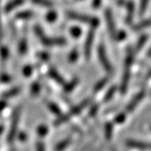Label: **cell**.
I'll list each match as a JSON object with an SVG mask.
<instances>
[{"instance_id":"5bb4252c","label":"cell","mask_w":151,"mask_h":151,"mask_svg":"<svg viewBox=\"0 0 151 151\" xmlns=\"http://www.w3.org/2000/svg\"><path fill=\"white\" fill-rule=\"evenodd\" d=\"M72 141V138L69 136L66 137L65 139H63L62 141H60V143H58L56 146L55 147V151H63L65 150V149L70 145V143Z\"/></svg>"},{"instance_id":"d6a6232c","label":"cell","mask_w":151,"mask_h":151,"mask_svg":"<svg viewBox=\"0 0 151 151\" xmlns=\"http://www.w3.org/2000/svg\"><path fill=\"white\" fill-rule=\"evenodd\" d=\"M77 57H78L77 50H72V51L69 55V58L68 59H69V61H70V62H74V61H76V60L77 59Z\"/></svg>"},{"instance_id":"9c48e42d","label":"cell","mask_w":151,"mask_h":151,"mask_svg":"<svg viewBox=\"0 0 151 151\" xmlns=\"http://www.w3.org/2000/svg\"><path fill=\"white\" fill-rule=\"evenodd\" d=\"M127 146L134 149L139 150H151V143L150 142H144V141L138 140H128Z\"/></svg>"},{"instance_id":"7c38bea8","label":"cell","mask_w":151,"mask_h":151,"mask_svg":"<svg viewBox=\"0 0 151 151\" xmlns=\"http://www.w3.org/2000/svg\"><path fill=\"white\" fill-rule=\"evenodd\" d=\"M24 3V0H11L10 2L7 4V5L4 8V10L6 13H10L11 11L22 5Z\"/></svg>"},{"instance_id":"7bdbcfd3","label":"cell","mask_w":151,"mask_h":151,"mask_svg":"<svg viewBox=\"0 0 151 151\" xmlns=\"http://www.w3.org/2000/svg\"><path fill=\"white\" fill-rule=\"evenodd\" d=\"M2 37V28H1V21H0V38Z\"/></svg>"},{"instance_id":"e0dca14e","label":"cell","mask_w":151,"mask_h":151,"mask_svg":"<svg viewBox=\"0 0 151 151\" xmlns=\"http://www.w3.org/2000/svg\"><path fill=\"white\" fill-rule=\"evenodd\" d=\"M19 92H20V88L16 86V87L11 88L10 90H9V91H7V92H4V93L2 94V97H4V98H10V97L16 96L17 94Z\"/></svg>"},{"instance_id":"1f68e13d","label":"cell","mask_w":151,"mask_h":151,"mask_svg":"<svg viewBox=\"0 0 151 151\" xmlns=\"http://www.w3.org/2000/svg\"><path fill=\"white\" fill-rule=\"evenodd\" d=\"M0 55H1V58L4 61H6L8 57H9V50L8 49L5 47H2L0 49Z\"/></svg>"},{"instance_id":"f6af8a7d","label":"cell","mask_w":151,"mask_h":151,"mask_svg":"<svg viewBox=\"0 0 151 151\" xmlns=\"http://www.w3.org/2000/svg\"><path fill=\"white\" fill-rule=\"evenodd\" d=\"M11 151H16V150H11Z\"/></svg>"},{"instance_id":"484cf974","label":"cell","mask_w":151,"mask_h":151,"mask_svg":"<svg viewBox=\"0 0 151 151\" xmlns=\"http://www.w3.org/2000/svg\"><path fill=\"white\" fill-rule=\"evenodd\" d=\"M116 89H117L116 86H112V87L109 88V90H108L107 93L105 94V96H104V101L105 102H108V101L111 100L113 98L115 92H116Z\"/></svg>"},{"instance_id":"4fadbf2b","label":"cell","mask_w":151,"mask_h":151,"mask_svg":"<svg viewBox=\"0 0 151 151\" xmlns=\"http://www.w3.org/2000/svg\"><path fill=\"white\" fill-rule=\"evenodd\" d=\"M49 76H50V78H52L55 81H56L59 84H65V80L64 78L60 75L59 72L54 68H50L49 70Z\"/></svg>"},{"instance_id":"cb8c5ba5","label":"cell","mask_w":151,"mask_h":151,"mask_svg":"<svg viewBox=\"0 0 151 151\" xmlns=\"http://www.w3.org/2000/svg\"><path fill=\"white\" fill-rule=\"evenodd\" d=\"M150 0H140V4H139V15H143L145 13L147 7L149 5Z\"/></svg>"},{"instance_id":"8992f818","label":"cell","mask_w":151,"mask_h":151,"mask_svg":"<svg viewBox=\"0 0 151 151\" xmlns=\"http://www.w3.org/2000/svg\"><path fill=\"white\" fill-rule=\"evenodd\" d=\"M39 38L44 45L46 46H60V45H65L66 44V40L64 38L48 37L45 35V33L40 35Z\"/></svg>"},{"instance_id":"bcb514c9","label":"cell","mask_w":151,"mask_h":151,"mask_svg":"<svg viewBox=\"0 0 151 151\" xmlns=\"http://www.w3.org/2000/svg\"><path fill=\"white\" fill-rule=\"evenodd\" d=\"M150 129H151V126H150Z\"/></svg>"},{"instance_id":"b9f144b4","label":"cell","mask_w":151,"mask_h":151,"mask_svg":"<svg viewBox=\"0 0 151 151\" xmlns=\"http://www.w3.org/2000/svg\"><path fill=\"white\" fill-rule=\"evenodd\" d=\"M4 125H0V135L2 134V133L4 132Z\"/></svg>"},{"instance_id":"d6986e66","label":"cell","mask_w":151,"mask_h":151,"mask_svg":"<svg viewBox=\"0 0 151 151\" xmlns=\"http://www.w3.org/2000/svg\"><path fill=\"white\" fill-rule=\"evenodd\" d=\"M147 40H148V37H147V35H143L139 39V40L137 41V44H136V46H135V49H134L135 52L139 51L141 49L144 47V45H145Z\"/></svg>"},{"instance_id":"3957f363","label":"cell","mask_w":151,"mask_h":151,"mask_svg":"<svg viewBox=\"0 0 151 151\" xmlns=\"http://www.w3.org/2000/svg\"><path fill=\"white\" fill-rule=\"evenodd\" d=\"M20 113H21V108L17 107L14 113H13V117H12L13 119H12V122H11L9 133L8 134V142L9 144L14 142V139H15V136L17 134L18 126H19V118H20Z\"/></svg>"},{"instance_id":"8d00e7d4","label":"cell","mask_w":151,"mask_h":151,"mask_svg":"<svg viewBox=\"0 0 151 151\" xmlns=\"http://www.w3.org/2000/svg\"><path fill=\"white\" fill-rule=\"evenodd\" d=\"M97 111H98V105H94L92 108H91V111L89 113L90 116H95L97 114Z\"/></svg>"},{"instance_id":"836d02e7","label":"cell","mask_w":151,"mask_h":151,"mask_svg":"<svg viewBox=\"0 0 151 151\" xmlns=\"http://www.w3.org/2000/svg\"><path fill=\"white\" fill-rule=\"evenodd\" d=\"M35 150L36 151H45V143L42 141H38L35 145Z\"/></svg>"},{"instance_id":"9a60e30c","label":"cell","mask_w":151,"mask_h":151,"mask_svg":"<svg viewBox=\"0 0 151 151\" xmlns=\"http://www.w3.org/2000/svg\"><path fill=\"white\" fill-rule=\"evenodd\" d=\"M35 16V14L31 10H25L19 12L16 14V19H29Z\"/></svg>"},{"instance_id":"4dcf8cb0","label":"cell","mask_w":151,"mask_h":151,"mask_svg":"<svg viewBox=\"0 0 151 151\" xmlns=\"http://www.w3.org/2000/svg\"><path fill=\"white\" fill-rule=\"evenodd\" d=\"M70 33L73 38H78L81 35V29L78 27H72L70 29Z\"/></svg>"},{"instance_id":"60d3db41","label":"cell","mask_w":151,"mask_h":151,"mask_svg":"<svg viewBox=\"0 0 151 151\" xmlns=\"http://www.w3.org/2000/svg\"><path fill=\"white\" fill-rule=\"evenodd\" d=\"M6 103L4 102V101H0V111H2L4 108H5L6 107Z\"/></svg>"},{"instance_id":"277c9868","label":"cell","mask_w":151,"mask_h":151,"mask_svg":"<svg viewBox=\"0 0 151 151\" xmlns=\"http://www.w3.org/2000/svg\"><path fill=\"white\" fill-rule=\"evenodd\" d=\"M97 55H98V59L100 60L101 64H102L103 67L104 68V70H106L108 74L113 73V66H112L109 60H108V55H107V53H106V50H105V47H104V45H103V44H101L98 46Z\"/></svg>"},{"instance_id":"f1b7e54d","label":"cell","mask_w":151,"mask_h":151,"mask_svg":"<svg viewBox=\"0 0 151 151\" xmlns=\"http://www.w3.org/2000/svg\"><path fill=\"white\" fill-rule=\"evenodd\" d=\"M40 92V85L38 82H35L31 86V94L33 96H37Z\"/></svg>"},{"instance_id":"74e56055","label":"cell","mask_w":151,"mask_h":151,"mask_svg":"<svg viewBox=\"0 0 151 151\" xmlns=\"http://www.w3.org/2000/svg\"><path fill=\"white\" fill-rule=\"evenodd\" d=\"M101 4H102V0H93L92 1V7L95 9H97L101 6Z\"/></svg>"},{"instance_id":"ffe728a7","label":"cell","mask_w":151,"mask_h":151,"mask_svg":"<svg viewBox=\"0 0 151 151\" xmlns=\"http://www.w3.org/2000/svg\"><path fill=\"white\" fill-rule=\"evenodd\" d=\"M46 105H47V107H48L49 109L50 110L51 113H53L54 114H55V115H58V116H60V115L61 114L60 109L59 107H58L55 103L47 101V102H46Z\"/></svg>"},{"instance_id":"8fae6325","label":"cell","mask_w":151,"mask_h":151,"mask_svg":"<svg viewBox=\"0 0 151 151\" xmlns=\"http://www.w3.org/2000/svg\"><path fill=\"white\" fill-rule=\"evenodd\" d=\"M126 8H127V16H126V23L127 24H133V19H134V14L135 5L133 1H128L126 3Z\"/></svg>"},{"instance_id":"603a6c76","label":"cell","mask_w":151,"mask_h":151,"mask_svg":"<svg viewBox=\"0 0 151 151\" xmlns=\"http://www.w3.org/2000/svg\"><path fill=\"white\" fill-rule=\"evenodd\" d=\"M28 50V42L26 39H23L19 42V51L21 55H24L27 52Z\"/></svg>"},{"instance_id":"e575fe53","label":"cell","mask_w":151,"mask_h":151,"mask_svg":"<svg viewBox=\"0 0 151 151\" xmlns=\"http://www.w3.org/2000/svg\"><path fill=\"white\" fill-rule=\"evenodd\" d=\"M23 72H24V75L25 76H30L33 72V66L32 65H26V66L24 68Z\"/></svg>"},{"instance_id":"ab89813d","label":"cell","mask_w":151,"mask_h":151,"mask_svg":"<svg viewBox=\"0 0 151 151\" xmlns=\"http://www.w3.org/2000/svg\"><path fill=\"white\" fill-rule=\"evenodd\" d=\"M39 55H40V59L45 60H48L49 58V55L47 54V53H45V52H44V53H40Z\"/></svg>"},{"instance_id":"f546056e","label":"cell","mask_w":151,"mask_h":151,"mask_svg":"<svg viewBox=\"0 0 151 151\" xmlns=\"http://www.w3.org/2000/svg\"><path fill=\"white\" fill-rule=\"evenodd\" d=\"M56 18H57L56 13L55 11H51V12H50V13H48L46 14L45 19L48 22H50V23H52V22H54L56 19Z\"/></svg>"},{"instance_id":"7a4b0ae2","label":"cell","mask_w":151,"mask_h":151,"mask_svg":"<svg viewBox=\"0 0 151 151\" xmlns=\"http://www.w3.org/2000/svg\"><path fill=\"white\" fill-rule=\"evenodd\" d=\"M66 16L70 19H73V20L88 24L91 25V27L96 28L99 24V20L97 19V18L89 16V15H86V14H79V13H76V12L69 11V12L66 13Z\"/></svg>"},{"instance_id":"6da1fadb","label":"cell","mask_w":151,"mask_h":151,"mask_svg":"<svg viewBox=\"0 0 151 151\" xmlns=\"http://www.w3.org/2000/svg\"><path fill=\"white\" fill-rule=\"evenodd\" d=\"M134 50L132 48H129L127 51V55L124 61V72H123V77L121 81V85H120V92L124 94L129 86L130 80V74H131V67L134 60Z\"/></svg>"},{"instance_id":"2e32d148","label":"cell","mask_w":151,"mask_h":151,"mask_svg":"<svg viewBox=\"0 0 151 151\" xmlns=\"http://www.w3.org/2000/svg\"><path fill=\"white\" fill-rule=\"evenodd\" d=\"M78 81H79V79H78L77 77H75V78H73L70 82L64 84V90H65V92H71V91L75 88L76 86V85L78 84Z\"/></svg>"},{"instance_id":"7402d4cb","label":"cell","mask_w":151,"mask_h":151,"mask_svg":"<svg viewBox=\"0 0 151 151\" xmlns=\"http://www.w3.org/2000/svg\"><path fill=\"white\" fill-rule=\"evenodd\" d=\"M34 4H37V5L42 6V7H47V8H50V7H52L53 6V2L50 1V0H31Z\"/></svg>"},{"instance_id":"83f0119b","label":"cell","mask_w":151,"mask_h":151,"mask_svg":"<svg viewBox=\"0 0 151 151\" xmlns=\"http://www.w3.org/2000/svg\"><path fill=\"white\" fill-rule=\"evenodd\" d=\"M125 119H126V112L125 113H120L114 119V122L118 124H123L124 121H125Z\"/></svg>"},{"instance_id":"5b68a950","label":"cell","mask_w":151,"mask_h":151,"mask_svg":"<svg viewBox=\"0 0 151 151\" xmlns=\"http://www.w3.org/2000/svg\"><path fill=\"white\" fill-rule=\"evenodd\" d=\"M105 20L107 23V27H108V32L110 36L113 39H117V35H118V30L116 29V25H115V22L113 19V13L110 9H106L105 10Z\"/></svg>"},{"instance_id":"44dd1931","label":"cell","mask_w":151,"mask_h":151,"mask_svg":"<svg viewBox=\"0 0 151 151\" xmlns=\"http://www.w3.org/2000/svg\"><path fill=\"white\" fill-rule=\"evenodd\" d=\"M48 132H49L48 127H47L46 125H45V124H41V125H40V126L38 127L37 134L38 136H39V137H40V138H44V137H45L46 135L48 134Z\"/></svg>"},{"instance_id":"52a82bcc","label":"cell","mask_w":151,"mask_h":151,"mask_svg":"<svg viewBox=\"0 0 151 151\" xmlns=\"http://www.w3.org/2000/svg\"><path fill=\"white\" fill-rule=\"evenodd\" d=\"M95 29L96 28L94 27L91 28V29L88 31L87 35H86V40H85V44H84V55H85L86 59H89L91 56L92 44H93V40L95 38Z\"/></svg>"},{"instance_id":"f35d334b","label":"cell","mask_w":151,"mask_h":151,"mask_svg":"<svg viewBox=\"0 0 151 151\" xmlns=\"http://www.w3.org/2000/svg\"><path fill=\"white\" fill-rule=\"evenodd\" d=\"M28 139L27 134L24 132H20V134H19V139L21 141H25Z\"/></svg>"},{"instance_id":"30bf717a","label":"cell","mask_w":151,"mask_h":151,"mask_svg":"<svg viewBox=\"0 0 151 151\" xmlns=\"http://www.w3.org/2000/svg\"><path fill=\"white\" fill-rule=\"evenodd\" d=\"M91 102H92V98H90V97L85 99L82 103H81L80 104H78L77 106H76V107H74V108H72V109L70 110V113H68V116L70 118V117H72V116H74V115L79 114L84 108H86V107L91 103Z\"/></svg>"},{"instance_id":"ac0fdd59","label":"cell","mask_w":151,"mask_h":151,"mask_svg":"<svg viewBox=\"0 0 151 151\" xmlns=\"http://www.w3.org/2000/svg\"><path fill=\"white\" fill-rule=\"evenodd\" d=\"M151 25V19H145L144 21L140 22L137 24H135L133 26V29H134L135 31H139L143 29H145V28L149 27Z\"/></svg>"},{"instance_id":"ee69618b","label":"cell","mask_w":151,"mask_h":151,"mask_svg":"<svg viewBox=\"0 0 151 151\" xmlns=\"http://www.w3.org/2000/svg\"><path fill=\"white\" fill-rule=\"evenodd\" d=\"M147 55H148L149 56H151V48L150 49V50L148 51V53H147Z\"/></svg>"},{"instance_id":"4316f807","label":"cell","mask_w":151,"mask_h":151,"mask_svg":"<svg viewBox=\"0 0 151 151\" xmlns=\"http://www.w3.org/2000/svg\"><path fill=\"white\" fill-rule=\"evenodd\" d=\"M105 136L107 139H110L113 136V124H107L105 128Z\"/></svg>"},{"instance_id":"ba28073f","label":"cell","mask_w":151,"mask_h":151,"mask_svg":"<svg viewBox=\"0 0 151 151\" xmlns=\"http://www.w3.org/2000/svg\"><path fill=\"white\" fill-rule=\"evenodd\" d=\"M145 92L144 90H142L139 93H137L134 97H133V99L129 103V104L127 105V107L125 108V112L128 113H132L135 108H137L139 103L145 98Z\"/></svg>"},{"instance_id":"d4e9b609","label":"cell","mask_w":151,"mask_h":151,"mask_svg":"<svg viewBox=\"0 0 151 151\" xmlns=\"http://www.w3.org/2000/svg\"><path fill=\"white\" fill-rule=\"evenodd\" d=\"M108 77H105V78L102 79L101 81H98L97 84H96L95 87H94V92H99L100 90H102L103 87H104V86L108 83Z\"/></svg>"},{"instance_id":"d590c367","label":"cell","mask_w":151,"mask_h":151,"mask_svg":"<svg viewBox=\"0 0 151 151\" xmlns=\"http://www.w3.org/2000/svg\"><path fill=\"white\" fill-rule=\"evenodd\" d=\"M11 81V77L9 75H7V74H2V75H0V81H2V82H9Z\"/></svg>"}]
</instances>
